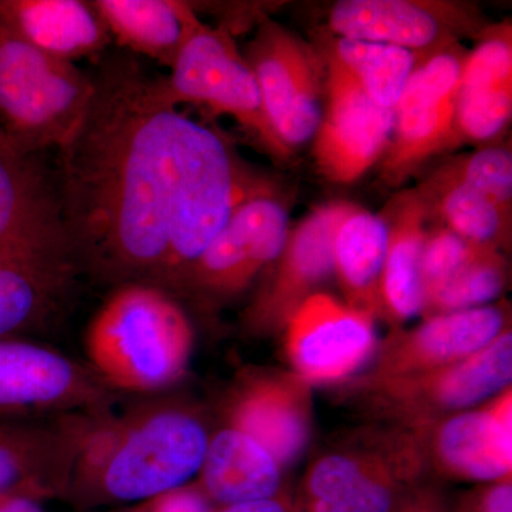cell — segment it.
I'll use <instances>...</instances> for the list:
<instances>
[{"instance_id":"obj_15","label":"cell","mask_w":512,"mask_h":512,"mask_svg":"<svg viewBox=\"0 0 512 512\" xmlns=\"http://www.w3.org/2000/svg\"><path fill=\"white\" fill-rule=\"evenodd\" d=\"M79 275L67 248L0 254V340L28 339L52 325Z\"/></svg>"},{"instance_id":"obj_3","label":"cell","mask_w":512,"mask_h":512,"mask_svg":"<svg viewBox=\"0 0 512 512\" xmlns=\"http://www.w3.org/2000/svg\"><path fill=\"white\" fill-rule=\"evenodd\" d=\"M190 319L156 286H117L93 316L86 338L89 367L116 392L150 393L184 376L192 352Z\"/></svg>"},{"instance_id":"obj_35","label":"cell","mask_w":512,"mask_h":512,"mask_svg":"<svg viewBox=\"0 0 512 512\" xmlns=\"http://www.w3.org/2000/svg\"><path fill=\"white\" fill-rule=\"evenodd\" d=\"M0 512H47L45 501L32 495H6L0 497Z\"/></svg>"},{"instance_id":"obj_38","label":"cell","mask_w":512,"mask_h":512,"mask_svg":"<svg viewBox=\"0 0 512 512\" xmlns=\"http://www.w3.org/2000/svg\"><path fill=\"white\" fill-rule=\"evenodd\" d=\"M113 512H144L143 508L138 505L136 508H128V510H121V511H113Z\"/></svg>"},{"instance_id":"obj_12","label":"cell","mask_w":512,"mask_h":512,"mask_svg":"<svg viewBox=\"0 0 512 512\" xmlns=\"http://www.w3.org/2000/svg\"><path fill=\"white\" fill-rule=\"evenodd\" d=\"M329 28L336 37L416 53L485 30L473 9L431 0H342L330 9Z\"/></svg>"},{"instance_id":"obj_16","label":"cell","mask_w":512,"mask_h":512,"mask_svg":"<svg viewBox=\"0 0 512 512\" xmlns=\"http://www.w3.org/2000/svg\"><path fill=\"white\" fill-rule=\"evenodd\" d=\"M348 202H329L303 218L276 259L274 275L248 312L255 328L286 325L313 288L333 271V237Z\"/></svg>"},{"instance_id":"obj_25","label":"cell","mask_w":512,"mask_h":512,"mask_svg":"<svg viewBox=\"0 0 512 512\" xmlns=\"http://www.w3.org/2000/svg\"><path fill=\"white\" fill-rule=\"evenodd\" d=\"M198 487L222 505L275 498L281 466L258 441L234 427L218 431L208 443Z\"/></svg>"},{"instance_id":"obj_31","label":"cell","mask_w":512,"mask_h":512,"mask_svg":"<svg viewBox=\"0 0 512 512\" xmlns=\"http://www.w3.org/2000/svg\"><path fill=\"white\" fill-rule=\"evenodd\" d=\"M451 177L483 192L511 210L512 154L508 148L485 147L444 165Z\"/></svg>"},{"instance_id":"obj_2","label":"cell","mask_w":512,"mask_h":512,"mask_svg":"<svg viewBox=\"0 0 512 512\" xmlns=\"http://www.w3.org/2000/svg\"><path fill=\"white\" fill-rule=\"evenodd\" d=\"M208 443L200 417L175 403L92 414L64 500L80 510L147 503L200 473Z\"/></svg>"},{"instance_id":"obj_10","label":"cell","mask_w":512,"mask_h":512,"mask_svg":"<svg viewBox=\"0 0 512 512\" xmlns=\"http://www.w3.org/2000/svg\"><path fill=\"white\" fill-rule=\"evenodd\" d=\"M320 57L326 66V109L313 137V158L326 180L350 184L386 153L394 110L370 99L338 60L323 52Z\"/></svg>"},{"instance_id":"obj_13","label":"cell","mask_w":512,"mask_h":512,"mask_svg":"<svg viewBox=\"0 0 512 512\" xmlns=\"http://www.w3.org/2000/svg\"><path fill=\"white\" fill-rule=\"evenodd\" d=\"M286 352L305 383L338 382L376 345L373 318L326 293H312L286 322Z\"/></svg>"},{"instance_id":"obj_6","label":"cell","mask_w":512,"mask_h":512,"mask_svg":"<svg viewBox=\"0 0 512 512\" xmlns=\"http://www.w3.org/2000/svg\"><path fill=\"white\" fill-rule=\"evenodd\" d=\"M467 55L458 42L419 53L394 107L392 140L383 156L382 177L390 185L402 184L424 161L456 143L457 94Z\"/></svg>"},{"instance_id":"obj_9","label":"cell","mask_w":512,"mask_h":512,"mask_svg":"<svg viewBox=\"0 0 512 512\" xmlns=\"http://www.w3.org/2000/svg\"><path fill=\"white\" fill-rule=\"evenodd\" d=\"M244 56L268 119L285 146L293 151L312 140L322 119V57L271 20L259 26Z\"/></svg>"},{"instance_id":"obj_28","label":"cell","mask_w":512,"mask_h":512,"mask_svg":"<svg viewBox=\"0 0 512 512\" xmlns=\"http://www.w3.org/2000/svg\"><path fill=\"white\" fill-rule=\"evenodd\" d=\"M384 109L394 110L412 76L419 53L383 43L332 36L323 46Z\"/></svg>"},{"instance_id":"obj_30","label":"cell","mask_w":512,"mask_h":512,"mask_svg":"<svg viewBox=\"0 0 512 512\" xmlns=\"http://www.w3.org/2000/svg\"><path fill=\"white\" fill-rule=\"evenodd\" d=\"M412 447L393 458L384 457L376 467L328 500L311 501L312 512H392L393 463L413 457Z\"/></svg>"},{"instance_id":"obj_22","label":"cell","mask_w":512,"mask_h":512,"mask_svg":"<svg viewBox=\"0 0 512 512\" xmlns=\"http://www.w3.org/2000/svg\"><path fill=\"white\" fill-rule=\"evenodd\" d=\"M0 19L46 55L74 63L104 52L111 36L92 2L6 0Z\"/></svg>"},{"instance_id":"obj_14","label":"cell","mask_w":512,"mask_h":512,"mask_svg":"<svg viewBox=\"0 0 512 512\" xmlns=\"http://www.w3.org/2000/svg\"><path fill=\"white\" fill-rule=\"evenodd\" d=\"M92 414L55 421L0 417V497H66L80 441Z\"/></svg>"},{"instance_id":"obj_8","label":"cell","mask_w":512,"mask_h":512,"mask_svg":"<svg viewBox=\"0 0 512 512\" xmlns=\"http://www.w3.org/2000/svg\"><path fill=\"white\" fill-rule=\"evenodd\" d=\"M89 366L29 339L0 340V417L100 414L116 402Z\"/></svg>"},{"instance_id":"obj_36","label":"cell","mask_w":512,"mask_h":512,"mask_svg":"<svg viewBox=\"0 0 512 512\" xmlns=\"http://www.w3.org/2000/svg\"><path fill=\"white\" fill-rule=\"evenodd\" d=\"M214 512H288L286 505L275 498L268 500L249 501L234 505H225L221 510Z\"/></svg>"},{"instance_id":"obj_17","label":"cell","mask_w":512,"mask_h":512,"mask_svg":"<svg viewBox=\"0 0 512 512\" xmlns=\"http://www.w3.org/2000/svg\"><path fill=\"white\" fill-rule=\"evenodd\" d=\"M29 248L70 249L55 181L39 156L23 153L0 130V254Z\"/></svg>"},{"instance_id":"obj_24","label":"cell","mask_w":512,"mask_h":512,"mask_svg":"<svg viewBox=\"0 0 512 512\" xmlns=\"http://www.w3.org/2000/svg\"><path fill=\"white\" fill-rule=\"evenodd\" d=\"M383 218L387 224L380 284L384 312L397 320H409L423 312L420 265L429 211L417 190L406 191L393 198Z\"/></svg>"},{"instance_id":"obj_11","label":"cell","mask_w":512,"mask_h":512,"mask_svg":"<svg viewBox=\"0 0 512 512\" xmlns=\"http://www.w3.org/2000/svg\"><path fill=\"white\" fill-rule=\"evenodd\" d=\"M512 376L510 329L487 348L461 362L393 379L369 380L376 406L412 424L466 409L501 392Z\"/></svg>"},{"instance_id":"obj_21","label":"cell","mask_w":512,"mask_h":512,"mask_svg":"<svg viewBox=\"0 0 512 512\" xmlns=\"http://www.w3.org/2000/svg\"><path fill=\"white\" fill-rule=\"evenodd\" d=\"M511 399L508 390L485 409L441 421L434 434L441 466L470 480H507L512 467Z\"/></svg>"},{"instance_id":"obj_19","label":"cell","mask_w":512,"mask_h":512,"mask_svg":"<svg viewBox=\"0 0 512 512\" xmlns=\"http://www.w3.org/2000/svg\"><path fill=\"white\" fill-rule=\"evenodd\" d=\"M468 53L458 86L454 141H488L503 133L512 114V30L505 22L484 30Z\"/></svg>"},{"instance_id":"obj_37","label":"cell","mask_w":512,"mask_h":512,"mask_svg":"<svg viewBox=\"0 0 512 512\" xmlns=\"http://www.w3.org/2000/svg\"><path fill=\"white\" fill-rule=\"evenodd\" d=\"M399 512H439V505L427 495L412 498Z\"/></svg>"},{"instance_id":"obj_5","label":"cell","mask_w":512,"mask_h":512,"mask_svg":"<svg viewBox=\"0 0 512 512\" xmlns=\"http://www.w3.org/2000/svg\"><path fill=\"white\" fill-rule=\"evenodd\" d=\"M161 82L177 106L197 104L232 117L276 161L292 157L268 119L251 66L227 29L201 23Z\"/></svg>"},{"instance_id":"obj_23","label":"cell","mask_w":512,"mask_h":512,"mask_svg":"<svg viewBox=\"0 0 512 512\" xmlns=\"http://www.w3.org/2000/svg\"><path fill=\"white\" fill-rule=\"evenodd\" d=\"M92 3L111 39L168 69L202 23L190 3L178 0H96Z\"/></svg>"},{"instance_id":"obj_18","label":"cell","mask_w":512,"mask_h":512,"mask_svg":"<svg viewBox=\"0 0 512 512\" xmlns=\"http://www.w3.org/2000/svg\"><path fill=\"white\" fill-rule=\"evenodd\" d=\"M507 330V312L498 306L429 316L410 332L384 345L369 380L430 372L476 355Z\"/></svg>"},{"instance_id":"obj_29","label":"cell","mask_w":512,"mask_h":512,"mask_svg":"<svg viewBox=\"0 0 512 512\" xmlns=\"http://www.w3.org/2000/svg\"><path fill=\"white\" fill-rule=\"evenodd\" d=\"M507 262L500 249L477 247L450 278L427 296L423 313L429 316L483 308L503 292Z\"/></svg>"},{"instance_id":"obj_33","label":"cell","mask_w":512,"mask_h":512,"mask_svg":"<svg viewBox=\"0 0 512 512\" xmlns=\"http://www.w3.org/2000/svg\"><path fill=\"white\" fill-rule=\"evenodd\" d=\"M144 512H214L211 500L200 487L184 485L140 504Z\"/></svg>"},{"instance_id":"obj_27","label":"cell","mask_w":512,"mask_h":512,"mask_svg":"<svg viewBox=\"0 0 512 512\" xmlns=\"http://www.w3.org/2000/svg\"><path fill=\"white\" fill-rule=\"evenodd\" d=\"M417 192L426 204L429 220L440 222V227L464 241L495 249L507 244L511 210L451 177L444 168L431 175Z\"/></svg>"},{"instance_id":"obj_4","label":"cell","mask_w":512,"mask_h":512,"mask_svg":"<svg viewBox=\"0 0 512 512\" xmlns=\"http://www.w3.org/2000/svg\"><path fill=\"white\" fill-rule=\"evenodd\" d=\"M92 74L46 55L0 19V130L20 151L59 150L79 130Z\"/></svg>"},{"instance_id":"obj_1","label":"cell","mask_w":512,"mask_h":512,"mask_svg":"<svg viewBox=\"0 0 512 512\" xmlns=\"http://www.w3.org/2000/svg\"><path fill=\"white\" fill-rule=\"evenodd\" d=\"M53 173L80 274L183 296L192 266L249 195L271 187L217 131L185 116L136 57L110 56Z\"/></svg>"},{"instance_id":"obj_26","label":"cell","mask_w":512,"mask_h":512,"mask_svg":"<svg viewBox=\"0 0 512 512\" xmlns=\"http://www.w3.org/2000/svg\"><path fill=\"white\" fill-rule=\"evenodd\" d=\"M387 249V224L382 215L349 205L333 237V271L346 305L375 316L384 313L382 274Z\"/></svg>"},{"instance_id":"obj_32","label":"cell","mask_w":512,"mask_h":512,"mask_svg":"<svg viewBox=\"0 0 512 512\" xmlns=\"http://www.w3.org/2000/svg\"><path fill=\"white\" fill-rule=\"evenodd\" d=\"M476 247L440 225L427 232L420 265L423 305L427 296L443 285Z\"/></svg>"},{"instance_id":"obj_20","label":"cell","mask_w":512,"mask_h":512,"mask_svg":"<svg viewBox=\"0 0 512 512\" xmlns=\"http://www.w3.org/2000/svg\"><path fill=\"white\" fill-rule=\"evenodd\" d=\"M229 423L258 441L279 466L292 463L308 440L305 382L288 376L249 380L232 403Z\"/></svg>"},{"instance_id":"obj_34","label":"cell","mask_w":512,"mask_h":512,"mask_svg":"<svg viewBox=\"0 0 512 512\" xmlns=\"http://www.w3.org/2000/svg\"><path fill=\"white\" fill-rule=\"evenodd\" d=\"M480 512H512V487L503 480L485 491L481 498Z\"/></svg>"},{"instance_id":"obj_7","label":"cell","mask_w":512,"mask_h":512,"mask_svg":"<svg viewBox=\"0 0 512 512\" xmlns=\"http://www.w3.org/2000/svg\"><path fill=\"white\" fill-rule=\"evenodd\" d=\"M289 234V212L271 187L241 202L185 281L183 298H232L275 264Z\"/></svg>"}]
</instances>
